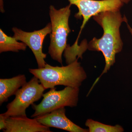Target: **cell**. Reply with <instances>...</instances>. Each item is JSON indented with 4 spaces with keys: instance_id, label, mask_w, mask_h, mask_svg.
<instances>
[{
    "instance_id": "4",
    "label": "cell",
    "mask_w": 132,
    "mask_h": 132,
    "mask_svg": "<svg viewBox=\"0 0 132 132\" xmlns=\"http://www.w3.org/2000/svg\"><path fill=\"white\" fill-rule=\"evenodd\" d=\"M56 89L55 87L50 88L49 91L43 94V98L39 104L32 105L35 112L31 118H35L49 113L61 108L77 106L79 88L66 87L60 91H56Z\"/></svg>"
},
{
    "instance_id": "5",
    "label": "cell",
    "mask_w": 132,
    "mask_h": 132,
    "mask_svg": "<svg viewBox=\"0 0 132 132\" xmlns=\"http://www.w3.org/2000/svg\"><path fill=\"white\" fill-rule=\"evenodd\" d=\"M45 90L38 78L34 76L16 92L14 100L8 104L7 111L3 114L6 118L27 116L26 109L43 97Z\"/></svg>"
},
{
    "instance_id": "12",
    "label": "cell",
    "mask_w": 132,
    "mask_h": 132,
    "mask_svg": "<svg viewBox=\"0 0 132 132\" xmlns=\"http://www.w3.org/2000/svg\"><path fill=\"white\" fill-rule=\"evenodd\" d=\"M85 125L88 127L89 132H123L125 131L120 125H105L92 119H88Z\"/></svg>"
},
{
    "instance_id": "8",
    "label": "cell",
    "mask_w": 132,
    "mask_h": 132,
    "mask_svg": "<svg viewBox=\"0 0 132 132\" xmlns=\"http://www.w3.org/2000/svg\"><path fill=\"white\" fill-rule=\"evenodd\" d=\"M35 118L40 123L48 127L59 128L70 132H89L88 129L81 127L67 117L65 107Z\"/></svg>"
},
{
    "instance_id": "14",
    "label": "cell",
    "mask_w": 132,
    "mask_h": 132,
    "mask_svg": "<svg viewBox=\"0 0 132 132\" xmlns=\"http://www.w3.org/2000/svg\"><path fill=\"white\" fill-rule=\"evenodd\" d=\"M128 28L129 29V31H130V33H131V34L132 35V28L130 26V25L128 24V22H126Z\"/></svg>"
},
{
    "instance_id": "9",
    "label": "cell",
    "mask_w": 132,
    "mask_h": 132,
    "mask_svg": "<svg viewBox=\"0 0 132 132\" xmlns=\"http://www.w3.org/2000/svg\"><path fill=\"white\" fill-rule=\"evenodd\" d=\"M4 132H51L50 127L42 125L36 119L27 116H11L6 119Z\"/></svg>"
},
{
    "instance_id": "6",
    "label": "cell",
    "mask_w": 132,
    "mask_h": 132,
    "mask_svg": "<svg viewBox=\"0 0 132 132\" xmlns=\"http://www.w3.org/2000/svg\"><path fill=\"white\" fill-rule=\"evenodd\" d=\"M71 5L77 7L79 12L75 15V17L80 19L81 17L83 21L80 31L76 42L78 43L80 33L85 27L87 22L94 15L106 11L116 12L120 10L124 5L121 0H68Z\"/></svg>"
},
{
    "instance_id": "15",
    "label": "cell",
    "mask_w": 132,
    "mask_h": 132,
    "mask_svg": "<svg viewBox=\"0 0 132 132\" xmlns=\"http://www.w3.org/2000/svg\"><path fill=\"white\" fill-rule=\"evenodd\" d=\"M121 1L123 3L127 4V3H128L130 1V0H121Z\"/></svg>"
},
{
    "instance_id": "1",
    "label": "cell",
    "mask_w": 132,
    "mask_h": 132,
    "mask_svg": "<svg viewBox=\"0 0 132 132\" xmlns=\"http://www.w3.org/2000/svg\"><path fill=\"white\" fill-rule=\"evenodd\" d=\"M93 17L103 28L104 34L100 39L93 38L87 45V48L90 51L102 52L105 65L101 74L93 84L89 94L102 76L106 73L115 63L116 55L122 51L123 44L121 38L120 28L122 22H128L126 16L123 17L120 11L102 12Z\"/></svg>"
},
{
    "instance_id": "2",
    "label": "cell",
    "mask_w": 132,
    "mask_h": 132,
    "mask_svg": "<svg viewBox=\"0 0 132 132\" xmlns=\"http://www.w3.org/2000/svg\"><path fill=\"white\" fill-rule=\"evenodd\" d=\"M78 59L66 66L54 67L46 63L43 68L29 69V71L38 78L46 89L58 85L79 88L87 75Z\"/></svg>"
},
{
    "instance_id": "7",
    "label": "cell",
    "mask_w": 132,
    "mask_h": 132,
    "mask_svg": "<svg viewBox=\"0 0 132 132\" xmlns=\"http://www.w3.org/2000/svg\"><path fill=\"white\" fill-rule=\"evenodd\" d=\"M14 35L13 37L17 40L24 43L32 52L36 59L38 68H43L46 63L45 59L47 54L43 52V44L45 37L52 32V24H48L44 28L32 32L23 31L16 27L12 28Z\"/></svg>"
},
{
    "instance_id": "10",
    "label": "cell",
    "mask_w": 132,
    "mask_h": 132,
    "mask_svg": "<svg viewBox=\"0 0 132 132\" xmlns=\"http://www.w3.org/2000/svg\"><path fill=\"white\" fill-rule=\"evenodd\" d=\"M25 75H19L8 79H0V105L7 102L9 98L27 83Z\"/></svg>"
},
{
    "instance_id": "3",
    "label": "cell",
    "mask_w": 132,
    "mask_h": 132,
    "mask_svg": "<svg viewBox=\"0 0 132 132\" xmlns=\"http://www.w3.org/2000/svg\"><path fill=\"white\" fill-rule=\"evenodd\" d=\"M71 6L69 4L59 10L56 9L52 5L49 7L52 31L50 34V43L48 53L53 60L61 65L62 54L67 48V37L71 31L69 25Z\"/></svg>"
},
{
    "instance_id": "13",
    "label": "cell",
    "mask_w": 132,
    "mask_h": 132,
    "mask_svg": "<svg viewBox=\"0 0 132 132\" xmlns=\"http://www.w3.org/2000/svg\"><path fill=\"white\" fill-rule=\"evenodd\" d=\"M7 118L4 116L2 113L0 114V130H4L6 127V119Z\"/></svg>"
},
{
    "instance_id": "11",
    "label": "cell",
    "mask_w": 132,
    "mask_h": 132,
    "mask_svg": "<svg viewBox=\"0 0 132 132\" xmlns=\"http://www.w3.org/2000/svg\"><path fill=\"white\" fill-rule=\"evenodd\" d=\"M13 37L6 34L0 29V53L12 52H18L20 50L25 51L27 45L23 42H19Z\"/></svg>"
}]
</instances>
